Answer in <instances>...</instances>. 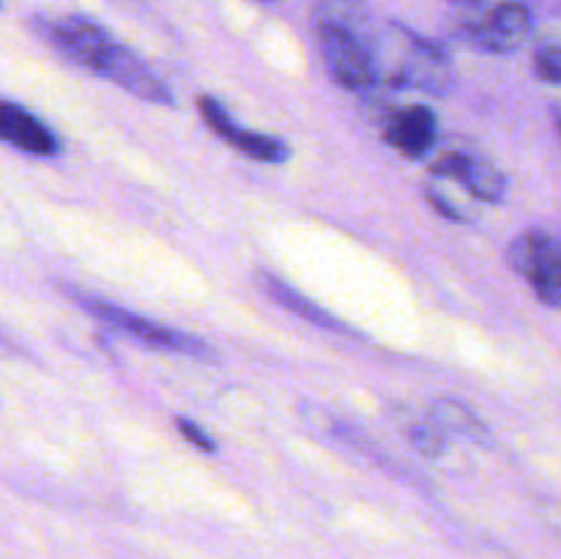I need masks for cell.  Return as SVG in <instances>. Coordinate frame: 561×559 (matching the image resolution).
<instances>
[{"instance_id": "6da1fadb", "label": "cell", "mask_w": 561, "mask_h": 559, "mask_svg": "<svg viewBox=\"0 0 561 559\" xmlns=\"http://www.w3.org/2000/svg\"><path fill=\"white\" fill-rule=\"evenodd\" d=\"M455 31L482 53H515L535 27L529 5L518 0H455Z\"/></svg>"}, {"instance_id": "7a4b0ae2", "label": "cell", "mask_w": 561, "mask_h": 559, "mask_svg": "<svg viewBox=\"0 0 561 559\" xmlns=\"http://www.w3.org/2000/svg\"><path fill=\"white\" fill-rule=\"evenodd\" d=\"M373 27L376 16H370L362 27L316 25L318 49L327 60L329 75L351 91H370L378 85V66L370 47Z\"/></svg>"}, {"instance_id": "3957f363", "label": "cell", "mask_w": 561, "mask_h": 559, "mask_svg": "<svg viewBox=\"0 0 561 559\" xmlns=\"http://www.w3.org/2000/svg\"><path fill=\"white\" fill-rule=\"evenodd\" d=\"M507 263L535 288L540 301L561 310V241L546 230H526L507 247Z\"/></svg>"}, {"instance_id": "277c9868", "label": "cell", "mask_w": 561, "mask_h": 559, "mask_svg": "<svg viewBox=\"0 0 561 559\" xmlns=\"http://www.w3.org/2000/svg\"><path fill=\"white\" fill-rule=\"evenodd\" d=\"M82 307L88 312H93L96 318H102L104 323L115 329V332L126 334V338H135L140 343L151 345V349L159 351H173V354H186V356H214L211 349H208L203 340L192 338V334L179 332V329H170L162 327L157 321H148V318L135 316V312L124 310V307L113 305V301H104V299H80Z\"/></svg>"}, {"instance_id": "5b68a950", "label": "cell", "mask_w": 561, "mask_h": 559, "mask_svg": "<svg viewBox=\"0 0 561 559\" xmlns=\"http://www.w3.org/2000/svg\"><path fill=\"white\" fill-rule=\"evenodd\" d=\"M392 82L394 85L420 88L431 96H444L455 82L453 60L444 53V47L409 31L403 53H400L398 66H394Z\"/></svg>"}, {"instance_id": "8992f818", "label": "cell", "mask_w": 561, "mask_h": 559, "mask_svg": "<svg viewBox=\"0 0 561 559\" xmlns=\"http://www.w3.org/2000/svg\"><path fill=\"white\" fill-rule=\"evenodd\" d=\"M38 31L66 58L91 71H96L99 60L115 44L113 33L107 27L82 14H66L58 16V20H38Z\"/></svg>"}, {"instance_id": "52a82bcc", "label": "cell", "mask_w": 561, "mask_h": 559, "mask_svg": "<svg viewBox=\"0 0 561 559\" xmlns=\"http://www.w3.org/2000/svg\"><path fill=\"white\" fill-rule=\"evenodd\" d=\"M96 75L104 80L115 82L124 91L135 93L137 99L151 104H173V93L164 85L162 77L153 69H148L146 60L137 53H131L129 47H124L121 42H115L113 47L104 53V58L99 60Z\"/></svg>"}, {"instance_id": "ba28073f", "label": "cell", "mask_w": 561, "mask_h": 559, "mask_svg": "<svg viewBox=\"0 0 561 559\" xmlns=\"http://www.w3.org/2000/svg\"><path fill=\"white\" fill-rule=\"evenodd\" d=\"M433 173L458 181L471 195L485 203H499L507 195V179L488 159L469 157V153H447L442 162H436Z\"/></svg>"}, {"instance_id": "9c48e42d", "label": "cell", "mask_w": 561, "mask_h": 559, "mask_svg": "<svg viewBox=\"0 0 561 559\" xmlns=\"http://www.w3.org/2000/svg\"><path fill=\"white\" fill-rule=\"evenodd\" d=\"M0 135L20 151L38 153V157L58 151V137L53 135V129L16 102H3L0 107Z\"/></svg>"}, {"instance_id": "30bf717a", "label": "cell", "mask_w": 561, "mask_h": 559, "mask_svg": "<svg viewBox=\"0 0 561 559\" xmlns=\"http://www.w3.org/2000/svg\"><path fill=\"white\" fill-rule=\"evenodd\" d=\"M438 135V121L433 115L431 107H405L400 113H394V118L387 126V140L398 148L405 157L416 159L422 153H427L436 142Z\"/></svg>"}, {"instance_id": "8fae6325", "label": "cell", "mask_w": 561, "mask_h": 559, "mask_svg": "<svg viewBox=\"0 0 561 559\" xmlns=\"http://www.w3.org/2000/svg\"><path fill=\"white\" fill-rule=\"evenodd\" d=\"M427 420L444 433V436H466L482 442L485 438V425L466 409L458 400H436L427 411Z\"/></svg>"}, {"instance_id": "7c38bea8", "label": "cell", "mask_w": 561, "mask_h": 559, "mask_svg": "<svg viewBox=\"0 0 561 559\" xmlns=\"http://www.w3.org/2000/svg\"><path fill=\"white\" fill-rule=\"evenodd\" d=\"M263 285H266L268 294L274 296V299L279 301L283 307H288L290 312H296V316L307 318L310 323H318V327H329V329H337V332H348L345 327H340V321H334L332 316H329L327 310H321L318 305H312L310 299H305L301 294H296L294 288H288V285L283 283V280L272 277V274H261Z\"/></svg>"}, {"instance_id": "4fadbf2b", "label": "cell", "mask_w": 561, "mask_h": 559, "mask_svg": "<svg viewBox=\"0 0 561 559\" xmlns=\"http://www.w3.org/2000/svg\"><path fill=\"white\" fill-rule=\"evenodd\" d=\"M228 142H233L241 153L247 157L257 159V162H268V164H277L285 162L290 157V148L288 142L277 140V137H268V135H257V132H247V129H236V135L230 137Z\"/></svg>"}, {"instance_id": "5bb4252c", "label": "cell", "mask_w": 561, "mask_h": 559, "mask_svg": "<svg viewBox=\"0 0 561 559\" xmlns=\"http://www.w3.org/2000/svg\"><path fill=\"white\" fill-rule=\"evenodd\" d=\"M197 110H201L203 121H206V124L211 126L219 137H225V140H230V137L236 135V129H239V126L233 124V118L228 115V110H225L217 99L201 96L197 99Z\"/></svg>"}, {"instance_id": "9a60e30c", "label": "cell", "mask_w": 561, "mask_h": 559, "mask_svg": "<svg viewBox=\"0 0 561 559\" xmlns=\"http://www.w3.org/2000/svg\"><path fill=\"white\" fill-rule=\"evenodd\" d=\"M444 438L447 436H444L431 420H427L425 425L411 427V442H414V447L420 449L422 455H427V458H436V455L444 453Z\"/></svg>"}, {"instance_id": "2e32d148", "label": "cell", "mask_w": 561, "mask_h": 559, "mask_svg": "<svg viewBox=\"0 0 561 559\" xmlns=\"http://www.w3.org/2000/svg\"><path fill=\"white\" fill-rule=\"evenodd\" d=\"M535 71L540 80L561 85V47H542L535 55Z\"/></svg>"}, {"instance_id": "e0dca14e", "label": "cell", "mask_w": 561, "mask_h": 559, "mask_svg": "<svg viewBox=\"0 0 561 559\" xmlns=\"http://www.w3.org/2000/svg\"><path fill=\"white\" fill-rule=\"evenodd\" d=\"M179 431H181V436L186 438V442L195 444V447H201L203 453H214V449H217V444L211 442V436H208V433L203 431L201 425H195V422L184 420V417H181V420H179Z\"/></svg>"}, {"instance_id": "ac0fdd59", "label": "cell", "mask_w": 561, "mask_h": 559, "mask_svg": "<svg viewBox=\"0 0 561 559\" xmlns=\"http://www.w3.org/2000/svg\"><path fill=\"white\" fill-rule=\"evenodd\" d=\"M553 118H557V129H559V137H561V104L557 110H553Z\"/></svg>"}]
</instances>
